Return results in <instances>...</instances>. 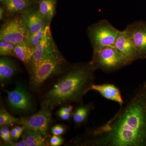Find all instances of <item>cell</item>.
Returning a JSON list of instances; mask_svg holds the SVG:
<instances>
[{
  "mask_svg": "<svg viewBox=\"0 0 146 146\" xmlns=\"http://www.w3.org/2000/svg\"><path fill=\"white\" fill-rule=\"evenodd\" d=\"M90 62L96 70L106 73L113 72L131 64L115 46L94 50Z\"/></svg>",
  "mask_w": 146,
  "mask_h": 146,
  "instance_id": "277c9868",
  "label": "cell"
},
{
  "mask_svg": "<svg viewBox=\"0 0 146 146\" xmlns=\"http://www.w3.org/2000/svg\"><path fill=\"white\" fill-rule=\"evenodd\" d=\"M52 110L48 108L41 107V109L34 115L20 119L19 125L47 138L52 121Z\"/></svg>",
  "mask_w": 146,
  "mask_h": 146,
  "instance_id": "ba28073f",
  "label": "cell"
},
{
  "mask_svg": "<svg viewBox=\"0 0 146 146\" xmlns=\"http://www.w3.org/2000/svg\"><path fill=\"white\" fill-rule=\"evenodd\" d=\"M124 31L136 48L138 59L146 58V22L138 21L129 24Z\"/></svg>",
  "mask_w": 146,
  "mask_h": 146,
  "instance_id": "9c48e42d",
  "label": "cell"
},
{
  "mask_svg": "<svg viewBox=\"0 0 146 146\" xmlns=\"http://www.w3.org/2000/svg\"><path fill=\"white\" fill-rule=\"evenodd\" d=\"M18 71V67L13 60L8 56L0 58V82L1 84L8 83Z\"/></svg>",
  "mask_w": 146,
  "mask_h": 146,
  "instance_id": "5bb4252c",
  "label": "cell"
},
{
  "mask_svg": "<svg viewBox=\"0 0 146 146\" xmlns=\"http://www.w3.org/2000/svg\"><path fill=\"white\" fill-rule=\"evenodd\" d=\"M63 140L60 136L53 135L50 138V144L52 146H58L63 144Z\"/></svg>",
  "mask_w": 146,
  "mask_h": 146,
  "instance_id": "cb8c5ba5",
  "label": "cell"
},
{
  "mask_svg": "<svg viewBox=\"0 0 146 146\" xmlns=\"http://www.w3.org/2000/svg\"><path fill=\"white\" fill-rule=\"evenodd\" d=\"M56 0H39L38 10L43 18L50 23L55 12Z\"/></svg>",
  "mask_w": 146,
  "mask_h": 146,
  "instance_id": "d6986e66",
  "label": "cell"
},
{
  "mask_svg": "<svg viewBox=\"0 0 146 146\" xmlns=\"http://www.w3.org/2000/svg\"><path fill=\"white\" fill-rule=\"evenodd\" d=\"M30 34L24 22L23 15L7 21L1 27L0 40L15 44L27 42Z\"/></svg>",
  "mask_w": 146,
  "mask_h": 146,
  "instance_id": "52a82bcc",
  "label": "cell"
},
{
  "mask_svg": "<svg viewBox=\"0 0 146 146\" xmlns=\"http://www.w3.org/2000/svg\"><path fill=\"white\" fill-rule=\"evenodd\" d=\"M26 144L23 140L19 142H14L11 146H26Z\"/></svg>",
  "mask_w": 146,
  "mask_h": 146,
  "instance_id": "f1b7e54d",
  "label": "cell"
},
{
  "mask_svg": "<svg viewBox=\"0 0 146 146\" xmlns=\"http://www.w3.org/2000/svg\"><path fill=\"white\" fill-rule=\"evenodd\" d=\"M93 103L81 104L73 111L72 118L76 127H80L85 123L90 113L94 109Z\"/></svg>",
  "mask_w": 146,
  "mask_h": 146,
  "instance_id": "e0dca14e",
  "label": "cell"
},
{
  "mask_svg": "<svg viewBox=\"0 0 146 146\" xmlns=\"http://www.w3.org/2000/svg\"><path fill=\"white\" fill-rule=\"evenodd\" d=\"M0 1L9 16L23 14L31 4L25 0H0Z\"/></svg>",
  "mask_w": 146,
  "mask_h": 146,
  "instance_id": "9a60e30c",
  "label": "cell"
},
{
  "mask_svg": "<svg viewBox=\"0 0 146 146\" xmlns=\"http://www.w3.org/2000/svg\"><path fill=\"white\" fill-rule=\"evenodd\" d=\"M15 45L16 44L11 42L0 40V55L3 56H14Z\"/></svg>",
  "mask_w": 146,
  "mask_h": 146,
  "instance_id": "44dd1931",
  "label": "cell"
},
{
  "mask_svg": "<svg viewBox=\"0 0 146 146\" xmlns=\"http://www.w3.org/2000/svg\"><path fill=\"white\" fill-rule=\"evenodd\" d=\"M83 145L146 146V84L135 91L111 119L89 131Z\"/></svg>",
  "mask_w": 146,
  "mask_h": 146,
  "instance_id": "6da1fadb",
  "label": "cell"
},
{
  "mask_svg": "<svg viewBox=\"0 0 146 146\" xmlns=\"http://www.w3.org/2000/svg\"><path fill=\"white\" fill-rule=\"evenodd\" d=\"M60 110L63 112L67 113H72L73 110V107L72 106L70 105L68 106H64V107H61L60 109Z\"/></svg>",
  "mask_w": 146,
  "mask_h": 146,
  "instance_id": "484cf974",
  "label": "cell"
},
{
  "mask_svg": "<svg viewBox=\"0 0 146 146\" xmlns=\"http://www.w3.org/2000/svg\"><path fill=\"white\" fill-rule=\"evenodd\" d=\"M15 128L18 133V136L20 138L21 136H22V134H23L24 131L25 130V127L22 125L21 126H17L15 127Z\"/></svg>",
  "mask_w": 146,
  "mask_h": 146,
  "instance_id": "83f0119b",
  "label": "cell"
},
{
  "mask_svg": "<svg viewBox=\"0 0 146 146\" xmlns=\"http://www.w3.org/2000/svg\"><path fill=\"white\" fill-rule=\"evenodd\" d=\"M10 134L13 141H17L20 138L18 136V133L15 129V127L11 129L10 130Z\"/></svg>",
  "mask_w": 146,
  "mask_h": 146,
  "instance_id": "4316f807",
  "label": "cell"
},
{
  "mask_svg": "<svg viewBox=\"0 0 146 146\" xmlns=\"http://www.w3.org/2000/svg\"><path fill=\"white\" fill-rule=\"evenodd\" d=\"M7 94V104L11 110L15 113L27 114L34 109V104L31 94L21 82H17L12 91L3 89Z\"/></svg>",
  "mask_w": 146,
  "mask_h": 146,
  "instance_id": "8992f818",
  "label": "cell"
},
{
  "mask_svg": "<svg viewBox=\"0 0 146 146\" xmlns=\"http://www.w3.org/2000/svg\"><path fill=\"white\" fill-rule=\"evenodd\" d=\"M20 119L16 118L11 115L5 108H2L0 110V125L10 126L14 124L19 125Z\"/></svg>",
  "mask_w": 146,
  "mask_h": 146,
  "instance_id": "ffe728a7",
  "label": "cell"
},
{
  "mask_svg": "<svg viewBox=\"0 0 146 146\" xmlns=\"http://www.w3.org/2000/svg\"><path fill=\"white\" fill-rule=\"evenodd\" d=\"M34 51L35 48L32 47L27 42H22L15 45L14 56L28 67L32 60Z\"/></svg>",
  "mask_w": 146,
  "mask_h": 146,
  "instance_id": "2e32d148",
  "label": "cell"
},
{
  "mask_svg": "<svg viewBox=\"0 0 146 146\" xmlns=\"http://www.w3.org/2000/svg\"><path fill=\"white\" fill-rule=\"evenodd\" d=\"M96 91L106 99L117 103L120 107L124 104L121 91L116 86L111 84H94L91 86L90 91Z\"/></svg>",
  "mask_w": 146,
  "mask_h": 146,
  "instance_id": "4fadbf2b",
  "label": "cell"
},
{
  "mask_svg": "<svg viewBox=\"0 0 146 146\" xmlns=\"http://www.w3.org/2000/svg\"><path fill=\"white\" fill-rule=\"evenodd\" d=\"M58 51V50L53 38L50 25H48L46 27L42 40L35 48L33 58L28 66L37 63L43 58Z\"/></svg>",
  "mask_w": 146,
  "mask_h": 146,
  "instance_id": "30bf717a",
  "label": "cell"
},
{
  "mask_svg": "<svg viewBox=\"0 0 146 146\" xmlns=\"http://www.w3.org/2000/svg\"><path fill=\"white\" fill-rule=\"evenodd\" d=\"M66 131V127L61 125H56L51 129V132L53 135L60 136Z\"/></svg>",
  "mask_w": 146,
  "mask_h": 146,
  "instance_id": "603a6c76",
  "label": "cell"
},
{
  "mask_svg": "<svg viewBox=\"0 0 146 146\" xmlns=\"http://www.w3.org/2000/svg\"><path fill=\"white\" fill-rule=\"evenodd\" d=\"M119 30L107 20H103L89 27L88 33L94 50L114 46Z\"/></svg>",
  "mask_w": 146,
  "mask_h": 146,
  "instance_id": "5b68a950",
  "label": "cell"
},
{
  "mask_svg": "<svg viewBox=\"0 0 146 146\" xmlns=\"http://www.w3.org/2000/svg\"><path fill=\"white\" fill-rule=\"evenodd\" d=\"M5 12V9L3 6L0 7V20L1 21H3V20L4 15Z\"/></svg>",
  "mask_w": 146,
  "mask_h": 146,
  "instance_id": "f546056e",
  "label": "cell"
},
{
  "mask_svg": "<svg viewBox=\"0 0 146 146\" xmlns=\"http://www.w3.org/2000/svg\"><path fill=\"white\" fill-rule=\"evenodd\" d=\"M67 64V61L58 51L37 63L29 66L31 89L37 90L50 77L65 72L68 68Z\"/></svg>",
  "mask_w": 146,
  "mask_h": 146,
  "instance_id": "3957f363",
  "label": "cell"
},
{
  "mask_svg": "<svg viewBox=\"0 0 146 146\" xmlns=\"http://www.w3.org/2000/svg\"><path fill=\"white\" fill-rule=\"evenodd\" d=\"M57 114L58 116L60 119L64 121L69 120L72 117V113H65L60 110V109L58 111Z\"/></svg>",
  "mask_w": 146,
  "mask_h": 146,
  "instance_id": "d4e9b609",
  "label": "cell"
},
{
  "mask_svg": "<svg viewBox=\"0 0 146 146\" xmlns=\"http://www.w3.org/2000/svg\"><path fill=\"white\" fill-rule=\"evenodd\" d=\"M22 138L27 146H45L48 145L47 138L39 133L29 129H25L22 134Z\"/></svg>",
  "mask_w": 146,
  "mask_h": 146,
  "instance_id": "ac0fdd59",
  "label": "cell"
},
{
  "mask_svg": "<svg viewBox=\"0 0 146 146\" xmlns=\"http://www.w3.org/2000/svg\"><path fill=\"white\" fill-rule=\"evenodd\" d=\"M23 15L24 22L30 35L40 31L50 25L41 16L37 9L29 7Z\"/></svg>",
  "mask_w": 146,
  "mask_h": 146,
  "instance_id": "7c38bea8",
  "label": "cell"
},
{
  "mask_svg": "<svg viewBox=\"0 0 146 146\" xmlns=\"http://www.w3.org/2000/svg\"><path fill=\"white\" fill-rule=\"evenodd\" d=\"M25 1H27L29 2L32 3L33 2H34L35 0H25Z\"/></svg>",
  "mask_w": 146,
  "mask_h": 146,
  "instance_id": "4dcf8cb0",
  "label": "cell"
},
{
  "mask_svg": "<svg viewBox=\"0 0 146 146\" xmlns=\"http://www.w3.org/2000/svg\"><path fill=\"white\" fill-rule=\"evenodd\" d=\"M96 71L90 62L70 66L45 94L41 107L52 111L61 105L82 104L84 96L94 84Z\"/></svg>",
  "mask_w": 146,
  "mask_h": 146,
  "instance_id": "7a4b0ae2",
  "label": "cell"
},
{
  "mask_svg": "<svg viewBox=\"0 0 146 146\" xmlns=\"http://www.w3.org/2000/svg\"><path fill=\"white\" fill-rule=\"evenodd\" d=\"M46 28L43 29L42 30L36 33L30 35L27 42L32 47L35 48L36 45L39 44V42H40V41L42 40V38H43L44 34Z\"/></svg>",
  "mask_w": 146,
  "mask_h": 146,
  "instance_id": "7402d4cb",
  "label": "cell"
},
{
  "mask_svg": "<svg viewBox=\"0 0 146 146\" xmlns=\"http://www.w3.org/2000/svg\"><path fill=\"white\" fill-rule=\"evenodd\" d=\"M114 46L131 64L138 59L136 48L124 31H119Z\"/></svg>",
  "mask_w": 146,
  "mask_h": 146,
  "instance_id": "8fae6325",
  "label": "cell"
}]
</instances>
